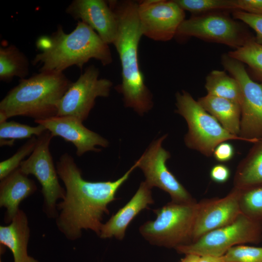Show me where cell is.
Here are the masks:
<instances>
[{"instance_id":"cell-1","label":"cell","mask_w":262,"mask_h":262,"mask_svg":"<svg viewBox=\"0 0 262 262\" xmlns=\"http://www.w3.org/2000/svg\"><path fill=\"white\" fill-rule=\"evenodd\" d=\"M137 167L135 163L114 181H89L82 178L73 158L68 153L63 154L56 167L66 187L64 198L57 204L60 213L56 225L60 231L72 241L81 237L82 229H90L99 236L102 217L109 214L108 205L116 199L117 191Z\"/></svg>"},{"instance_id":"cell-2","label":"cell","mask_w":262,"mask_h":262,"mask_svg":"<svg viewBox=\"0 0 262 262\" xmlns=\"http://www.w3.org/2000/svg\"><path fill=\"white\" fill-rule=\"evenodd\" d=\"M107 2L117 23V35L113 44L120 61L122 82L115 89L123 95L126 107L142 115L152 108L153 103L139 62V46L143 35L138 16V1L112 0Z\"/></svg>"},{"instance_id":"cell-3","label":"cell","mask_w":262,"mask_h":262,"mask_svg":"<svg viewBox=\"0 0 262 262\" xmlns=\"http://www.w3.org/2000/svg\"><path fill=\"white\" fill-rule=\"evenodd\" d=\"M36 46L40 52L35 56L32 64L41 65L40 72H63L74 65L82 69L91 59L100 61L103 66L113 62L108 45L92 28L80 21L69 33L58 26L51 35L39 37Z\"/></svg>"},{"instance_id":"cell-4","label":"cell","mask_w":262,"mask_h":262,"mask_svg":"<svg viewBox=\"0 0 262 262\" xmlns=\"http://www.w3.org/2000/svg\"><path fill=\"white\" fill-rule=\"evenodd\" d=\"M71 83L63 72L55 71L20 80L0 102V122L16 116L41 120L57 115L59 103Z\"/></svg>"},{"instance_id":"cell-5","label":"cell","mask_w":262,"mask_h":262,"mask_svg":"<svg viewBox=\"0 0 262 262\" xmlns=\"http://www.w3.org/2000/svg\"><path fill=\"white\" fill-rule=\"evenodd\" d=\"M196 201L177 203L171 201L153 210L154 220L147 221L139 229L142 236L152 245L167 248L190 244L196 213Z\"/></svg>"},{"instance_id":"cell-6","label":"cell","mask_w":262,"mask_h":262,"mask_svg":"<svg viewBox=\"0 0 262 262\" xmlns=\"http://www.w3.org/2000/svg\"><path fill=\"white\" fill-rule=\"evenodd\" d=\"M176 112L186 120L188 130L184 142L189 148L207 157L213 155L220 143L230 140H245L228 131L198 102L185 91L176 94Z\"/></svg>"},{"instance_id":"cell-7","label":"cell","mask_w":262,"mask_h":262,"mask_svg":"<svg viewBox=\"0 0 262 262\" xmlns=\"http://www.w3.org/2000/svg\"><path fill=\"white\" fill-rule=\"evenodd\" d=\"M262 241V222L241 213L231 223L205 233L195 241L175 249L184 254L221 257L233 246L259 244Z\"/></svg>"},{"instance_id":"cell-8","label":"cell","mask_w":262,"mask_h":262,"mask_svg":"<svg viewBox=\"0 0 262 262\" xmlns=\"http://www.w3.org/2000/svg\"><path fill=\"white\" fill-rule=\"evenodd\" d=\"M222 64L238 81L241 89L239 136L253 144L262 140V83L252 80L244 64L228 54L222 57Z\"/></svg>"},{"instance_id":"cell-9","label":"cell","mask_w":262,"mask_h":262,"mask_svg":"<svg viewBox=\"0 0 262 262\" xmlns=\"http://www.w3.org/2000/svg\"><path fill=\"white\" fill-rule=\"evenodd\" d=\"M176 35L195 37L235 49L255 39L240 23L225 13L214 12L193 15L180 26Z\"/></svg>"},{"instance_id":"cell-10","label":"cell","mask_w":262,"mask_h":262,"mask_svg":"<svg viewBox=\"0 0 262 262\" xmlns=\"http://www.w3.org/2000/svg\"><path fill=\"white\" fill-rule=\"evenodd\" d=\"M53 137L48 130L37 137L34 150L28 158L21 162L19 168L25 174H32L38 180L42 186L44 212L49 217L57 218L56 201L64 198L66 190L59 182V176L49 150Z\"/></svg>"},{"instance_id":"cell-11","label":"cell","mask_w":262,"mask_h":262,"mask_svg":"<svg viewBox=\"0 0 262 262\" xmlns=\"http://www.w3.org/2000/svg\"><path fill=\"white\" fill-rule=\"evenodd\" d=\"M99 71L94 65L87 67L78 80L72 82L58 105L57 116H69L82 122L86 120L97 97H107L112 82L99 78Z\"/></svg>"},{"instance_id":"cell-12","label":"cell","mask_w":262,"mask_h":262,"mask_svg":"<svg viewBox=\"0 0 262 262\" xmlns=\"http://www.w3.org/2000/svg\"><path fill=\"white\" fill-rule=\"evenodd\" d=\"M167 134L152 142L135 163L143 171L145 182L151 188L157 187L167 193L172 201L191 203L196 201L168 168L166 163L170 153L162 147Z\"/></svg>"},{"instance_id":"cell-13","label":"cell","mask_w":262,"mask_h":262,"mask_svg":"<svg viewBox=\"0 0 262 262\" xmlns=\"http://www.w3.org/2000/svg\"><path fill=\"white\" fill-rule=\"evenodd\" d=\"M138 16L144 36L166 42L176 35L185 14L174 0H145L138 1Z\"/></svg>"},{"instance_id":"cell-14","label":"cell","mask_w":262,"mask_h":262,"mask_svg":"<svg viewBox=\"0 0 262 262\" xmlns=\"http://www.w3.org/2000/svg\"><path fill=\"white\" fill-rule=\"evenodd\" d=\"M240 194V190L233 187L224 197L197 202L191 243L207 232L232 223L241 213Z\"/></svg>"},{"instance_id":"cell-15","label":"cell","mask_w":262,"mask_h":262,"mask_svg":"<svg viewBox=\"0 0 262 262\" xmlns=\"http://www.w3.org/2000/svg\"><path fill=\"white\" fill-rule=\"evenodd\" d=\"M44 126L53 137L60 136L72 143L79 157L89 151L99 152L96 146L106 147L109 142L99 134L89 130L77 118L69 116H54L45 119L34 120Z\"/></svg>"},{"instance_id":"cell-16","label":"cell","mask_w":262,"mask_h":262,"mask_svg":"<svg viewBox=\"0 0 262 262\" xmlns=\"http://www.w3.org/2000/svg\"><path fill=\"white\" fill-rule=\"evenodd\" d=\"M66 12L96 31L105 43L113 44L117 35V23L107 1L74 0Z\"/></svg>"},{"instance_id":"cell-17","label":"cell","mask_w":262,"mask_h":262,"mask_svg":"<svg viewBox=\"0 0 262 262\" xmlns=\"http://www.w3.org/2000/svg\"><path fill=\"white\" fill-rule=\"evenodd\" d=\"M151 189L145 181L142 182L131 198L103 224L98 236L102 239L115 237L119 240L123 239L131 221L154 203Z\"/></svg>"},{"instance_id":"cell-18","label":"cell","mask_w":262,"mask_h":262,"mask_svg":"<svg viewBox=\"0 0 262 262\" xmlns=\"http://www.w3.org/2000/svg\"><path fill=\"white\" fill-rule=\"evenodd\" d=\"M36 190L35 182L19 167L0 180V206L6 209L5 222L12 221L19 210L20 202Z\"/></svg>"},{"instance_id":"cell-19","label":"cell","mask_w":262,"mask_h":262,"mask_svg":"<svg viewBox=\"0 0 262 262\" xmlns=\"http://www.w3.org/2000/svg\"><path fill=\"white\" fill-rule=\"evenodd\" d=\"M29 238L27 217L22 210H19L10 225L0 227V245L11 251L14 262H39L28 254Z\"/></svg>"},{"instance_id":"cell-20","label":"cell","mask_w":262,"mask_h":262,"mask_svg":"<svg viewBox=\"0 0 262 262\" xmlns=\"http://www.w3.org/2000/svg\"><path fill=\"white\" fill-rule=\"evenodd\" d=\"M197 101L231 134L239 136L241 109L239 104L229 99L207 95Z\"/></svg>"},{"instance_id":"cell-21","label":"cell","mask_w":262,"mask_h":262,"mask_svg":"<svg viewBox=\"0 0 262 262\" xmlns=\"http://www.w3.org/2000/svg\"><path fill=\"white\" fill-rule=\"evenodd\" d=\"M262 185V140L254 144L238 164L233 187L240 190Z\"/></svg>"},{"instance_id":"cell-22","label":"cell","mask_w":262,"mask_h":262,"mask_svg":"<svg viewBox=\"0 0 262 262\" xmlns=\"http://www.w3.org/2000/svg\"><path fill=\"white\" fill-rule=\"evenodd\" d=\"M29 72L28 59L14 45L0 47V81L9 82L14 77L24 79Z\"/></svg>"},{"instance_id":"cell-23","label":"cell","mask_w":262,"mask_h":262,"mask_svg":"<svg viewBox=\"0 0 262 262\" xmlns=\"http://www.w3.org/2000/svg\"><path fill=\"white\" fill-rule=\"evenodd\" d=\"M207 94L232 100L241 106L242 92L238 81L225 71L214 70L206 78Z\"/></svg>"},{"instance_id":"cell-24","label":"cell","mask_w":262,"mask_h":262,"mask_svg":"<svg viewBox=\"0 0 262 262\" xmlns=\"http://www.w3.org/2000/svg\"><path fill=\"white\" fill-rule=\"evenodd\" d=\"M47 130L42 125L33 127L15 121L0 123V146H12L17 139L38 137Z\"/></svg>"},{"instance_id":"cell-25","label":"cell","mask_w":262,"mask_h":262,"mask_svg":"<svg viewBox=\"0 0 262 262\" xmlns=\"http://www.w3.org/2000/svg\"><path fill=\"white\" fill-rule=\"evenodd\" d=\"M228 54L246 64L255 79L262 83V44L257 43L255 38Z\"/></svg>"},{"instance_id":"cell-26","label":"cell","mask_w":262,"mask_h":262,"mask_svg":"<svg viewBox=\"0 0 262 262\" xmlns=\"http://www.w3.org/2000/svg\"><path fill=\"white\" fill-rule=\"evenodd\" d=\"M240 191L239 204L241 213L262 222V185Z\"/></svg>"},{"instance_id":"cell-27","label":"cell","mask_w":262,"mask_h":262,"mask_svg":"<svg viewBox=\"0 0 262 262\" xmlns=\"http://www.w3.org/2000/svg\"><path fill=\"white\" fill-rule=\"evenodd\" d=\"M184 10L194 15L217 12L220 10H234L233 0H174Z\"/></svg>"},{"instance_id":"cell-28","label":"cell","mask_w":262,"mask_h":262,"mask_svg":"<svg viewBox=\"0 0 262 262\" xmlns=\"http://www.w3.org/2000/svg\"><path fill=\"white\" fill-rule=\"evenodd\" d=\"M37 138L32 137L11 157L0 163V180H1L19 168L23 160L34 150Z\"/></svg>"},{"instance_id":"cell-29","label":"cell","mask_w":262,"mask_h":262,"mask_svg":"<svg viewBox=\"0 0 262 262\" xmlns=\"http://www.w3.org/2000/svg\"><path fill=\"white\" fill-rule=\"evenodd\" d=\"M224 257L225 262H262V247L237 245L230 248Z\"/></svg>"},{"instance_id":"cell-30","label":"cell","mask_w":262,"mask_h":262,"mask_svg":"<svg viewBox=\"0 0 262 262\" xmlns=\"http://www.w3.org/2000/svg\"><path fill=\"white\" fill-rule=\"evenodd\" d=\"M234 19L243 22L251 28L256 33V41L262 44V15H254L240 10L232 12Z\"/></svg>"},{"instance_id":"cell-31","label":"cell","mask_w":262,"mask_h":262,"mask_svg":"<svg viewBox=\"0 0 262 262\" xmlns=\"http://www.w3.org/2000/svg\"><path fill=\"white\" fill-rule=\"evenodd\" d=\"M233 4L234 10L262 15V0H233Z\"/></svg>"},{"instance_id":"cell-32","label":"cell","mask_w":262,"mask_h":262,"mask_svg":"<svg viewBox=\"0 0 262 262\" xmlns=\"http://www.w3.org/2000/svg\"><path fill=\"white\" fill-rule=\"evenodd\" d=\"M234 155L233 146L228 141L218 144L215 148L213 156L219 162L224 163L230 161Z\"/></svg>"},{"instance_id":"cell-33","label":"cell","mask_w":262,"mask_h":262,"mask_svg":"<svg viewBox=\"0 0 262 262\" xmlns=\"http://www.w3.org/2000/svg\"><path fill=\"white\" fill-rule=\"evenodd\" d=\"M230 176L229 168L222 164H216L211 169L210 176L215 182L224 183L227 182Z\"/></svg>"},{"instance_id":"cell-34","label":"cell","mask_w":262,"mask_h":262,"mask_svg":"<svg viewBox=\"0 0 262 262\" xmlns=\"http://www.w3.org/2000/svg\"><path fill=\"white\" fill-rule=\"evenodd\" d=\"M197 262H225L224 256L215 257L211 256H200Z\"/></svg>"},{"instance_id":"cell-35","label":"cell","mask_w":262,"mask_h":262,"mask_svg":"<svg viewBox=\"0 0 262 262\" xmlns=\"http://www.w3.org/2000/svg\"><path fill=\"white\" fill-rule=\"evenodd\" d=\"M200 256L195 254H186L180 262H197Z\"/></svg>"},{"instance_id":"cell-36","label":"cell","mask_w":262,"mask_h":262,"mask_svg":"<svg viewBox=\"0 0 262 262\" xmlns=\"http://www.w3.org/2000/svg\"><path fill=\"white\" fill-rule=\"evenodd\" d=\"M0 262H1V260L0 261Z\"/></svg>"}]
</instances>
